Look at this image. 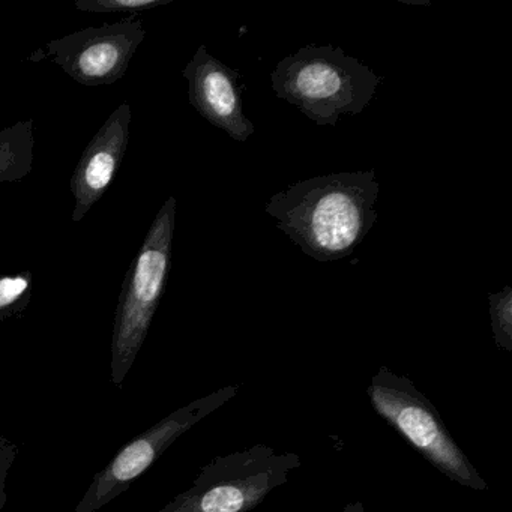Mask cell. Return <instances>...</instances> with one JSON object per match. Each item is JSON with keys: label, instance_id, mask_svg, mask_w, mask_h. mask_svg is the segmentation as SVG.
I'll use <instances>...</instances> for the list:
<instances>
[{"label": "cell", "instance_id": "cell-8", "mask_svg": "<svg viewBox=\"0 0 512 512\" xmlns=\"http://www.w3.org/2000/svg\"><path fill=\"white\" fill-rule=\"evenodd\" d=\"M182 76L188 82L191 106L214 127L245 143L254 134V125L244 115L239 74L211 55L205 46L197 49Z\"/></svg>", "mask_w": 512, "mask_h": 512}, {"label": "cell", "instance_id": "cell-9", "mask_svg": "<svg viewBox=\"0 0 512 512\" xmlns=\"http://www.w3.org/2000/svg\"><path fill=\"white\" fill-rule=\"evenodd\" d=\"M131 121L130 104L122 103L83 151L71 178L74 223H80L112 185L127 152Z\"/></svg>", "mask_w": 512, "mask_h": 512}, {"label": "cell", "instance_id": "cell-7", "mask_svg": "<svg viewBox=\"0 0 512 512\" xmlns=\"http://www.w3.org/2000/svg\"><path fill=\"white\" fill-rule=\"evenodd\" d=\"M145 38L142 20L130 16L112 25L106 23L50 41L29 61L50 59L80 85H113L125 76Z\"/></svg>", "mask_w": 512, "mask_h": 512}, {"label": "cell", "instance_id": "cell-2", "mask_svg": "<svg viewBox=\"0 0 512 512\" xmlns=\"http://www.w3.org/2000/svg\"><path fill=\"white\" fill-rule=\"evenodd\" d=\"M280 100L317 125H337L343 115L367 109L383 79L343 49L307 46L278 62L271 74Z\"/></svg>", "mask_w": 512, "mask_h": 512}, {"label": "cell", "instance_id": "cell-3", "mask_svg": "<svg viewBox=\"0 0 512 512\" xmlns=\"http://www.w3.org/2000/svg\"><path fill=\"white\" fill-rule=\"evenodd\" d=\"M175 223L176 199L169 197L155 215L122 284L110 343V380L119 388L139 356L166 290Z\"/></svg>", "mask_w": 512, "mask_h": 512}, {"label": "cell", "instance_id": "cell-11", "mask_svg": "<svg viewBox=\"0 0 512 512\" xmlns=\"http://www.w3.org/2000/svg\"><path fill=\"white\" fill-rule=\"evenodd\" d=\"M34 290L31 271L0 277V323L13 319L28 308Z\"/></svg>", "mask_w": 512, "mask_h": 512}, {"label": "cell", "instance_id": "cell-13", "mask_svg": "<svg viewBox=\"0 0 512 512\" xmlns=\"http://www.w3.org/2000/svg\"><path fill=\"white\" fill-rule=\"evenodd\" d=\"M172 0H77L74 8L80 13L118 14L130 13L131 16L155 10Z\"/></svg>", "mask_w": 512, "mask_h": 512}, {"label": "cell", "instance_id": "cell-15", "mask_svg": "<svg viewBox=\"0 0 512 512\" xmlns=\"http://www.w3.org/2000/svg\"><path fill=\"white\" fill-rule=\"evenodd\" d=\"M341 512H365V508L361 502H352L346 505V508Z\"/></svg>", "mask_w": 512, "mask_h": 512}, {"label": "cell", "instance_id": "cell-6", "mask_svg": "<svg viewBox=\"0 0 512 512\" xmlns=\"http://www.w3.org/2000/svg\"><path fill=\"white\" fill-rule=\"evenodd\" d=\"M239 391V385L226 386L205 397L197 398L161 419L145 433L134 437L94 476L74 512H98L118 499L152 464L157 463L164 451H167L182 434L229 403Z\"/></svg>", "mask_w": 512, "mask_h": 512}, {"label": "cell", "instance_id": "cell-14", "mask_svg": "<svg viewBox=\"0 0 512 512\" xmlns=\"http://www.w3.org/2000/svg\"><path fill=\"white\" fill-rule=\"evenodd\" d=\"M17 455H19V448L16 443L11 442L7 437H0V511L7 503L8 476L16 463Z\"/></svg>", "mask_w": 512, "mask_h": 512}, {"label": "cell", "instance_id": "cell-4", "mask_svg": "<svg viewBox=\"0 0 512 512\" xmlns=\"http://www.w3.org/2000/svg\"><path fill=\"white\" fill-rule=\"evenodd\" d=\"M299 466L295 452H277L266 445L221 455L202 467L188 490L157 512L253 511Z\"/></svg>", "mask_w": 512, "mask_h": 512}, {"label": "cell", "instance_id": "cell-1", "mask_svg": "<svg viewBox=\"0 0 512 512\" xmlns=\"http://www.w3.org/2000/svg\"><path fill=\"white\" fill-rule=\"evenodd\" d=\"M380 184L373 170L296 182L274 194L266 212L302 253L317 262L350 256L376 223Z\"/></svg>", "mask_w": 512, "mask_h": 512}, {"label": "cell", "instance_id": "cell-12", "mask_svg": "<svg viewBox=\"0 0 512 512\" xmlns=\"http://www.w3.org/2000/svg\"><path fill=\"white\" fill-rule=\"evenodd\" d=\"M491 329L497 347L512 352V289L506 286L502 292L488 296Z\"/></svg>", "mask_w": 512, "mask_h": 512}, {"label": "cell", "instance_id": "cell-10", "mask_svg": "<svg viewBox=\"0 0 512 512\" xmlns=\"http://www.w3.org/2000/svg\"><path fill=\"white\" fill-rule=\"evenodd\" d=\"M34 122L20 121L0 131V184L23 181L34 166Z\"/></svg>", "mask_w": 512, "mask_h": 512}, {"label": "cell", "instance_id": "cell-5", "mask_svg": "<svg viewBox=\"0 0 512 512\" xmlns=\"http://www.w3.org/2000/svg\"><path fill=\"white\" fill-rule=\"evenodd\" d=\"M367 395L377 415L439 472L463 487L488 490L487 481L457 445L439 412L407 377L382 367L371 379Z\"/></svg>", "mask_w": 512, "mask_h": 512}]
</instances>
